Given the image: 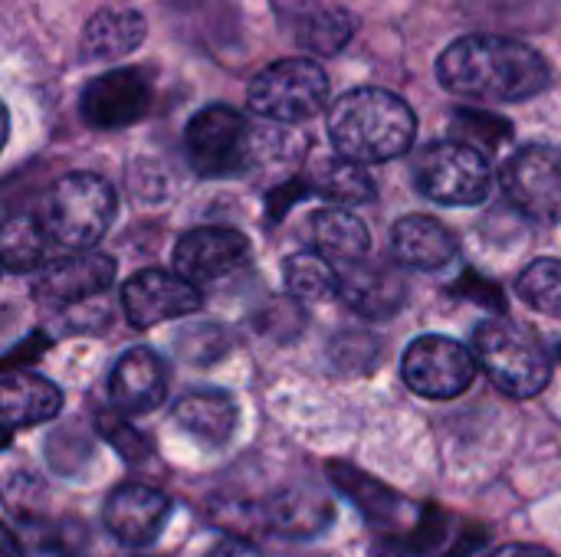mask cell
Masks as SVG:
<instances>
[{
	"mask_svg": "<svg viewBox=\"0 0 561 557\" xmlns=\"http://www.w3.org/2000/svg\"><path fill=\"white\" fill-rule=\"evenodd\" d=\"M339 295L352 312L378 322V318H391L404 305L408 286L394 266L362 259L355 266L339 269Z\"/></svg>",
	"mask_w": 561,
	"mask_h": 557,
	"instance_id": "2e32d148",
	"label": "cell"
},
{
	"mask_svg": "<svg viewBox=\"0 0 561 557\" xmlns=\"http://www.w3.org/2000/svg\"><path fill=\"white\" fill-rule=\"evenodd\" d=\"M559 358H561V348H559Z\"/></svg>",
	"mask_w": 561,
	"mask_h": 557,
	"instance_id": "836d02e7",
	"label": "cell"
},
{
	"mask_svg": "<svg viewBox=\"0 0 561 557\" xmlns=\"http://www.w3.org/2000/svg\"><path fill=\"white\" fill-rule=\"evenodd\" d=\"M253 256L250 240L240 230L230 227H197L184 233L174 246V272L187 279L191 286L217 282L240 266H247Z\"/></svg>",
	"mask_w": 561,
	"mask_h": 557,
	"instance_id": "7c38bea8",
	"label": "cell"
},
{
	"mask_svg": "<svg viewBox=\"0 0 561 557\" xmlns=\"http://www.w3.org/2000/svg\"><path fill=\"white\" fill-rule=\"evenodd\" d=\"M247 102L266 121L296 125L325 108L329 76L316 59H279L250 82Z\"/></svg>",
	"mask_w": 561,
	"mask_h": 557,
	"instance_id": "52a82bcc",
	"label": "cell"
},
{
	"mask_svg": "<svg viewBox=\"0 0 561 557\" xmlns=\"http://www.w3.org/2000/svg\"><path fill=\"white\" fill-rule=\"evenodd\" d=\"M115 279V259L105 253H69L53 263H43L33 292L43 305L66 309L85 299L102 295Z\"/></svg>",
	"mask_w": 561,
	"mask_h": 557,
	"instance_id": "4fadbf2b",
	"label": "cell"
},
{
	"mask_svg": "<svg viewBox=\"0 0 561 557\" xmlns=\"http://www.w3.org/2000/svg\"><path fill=\"white\" fill-rule=\"evenodd\" d=\"M486 557H556L549 548H539V545H503L496 552H490Z\"/></svg>",
	"mask_w": 561,
	"mask_h": 557,
	"instance_id": "4dcf8cb0",
	"label": "cell"
},
{
	"mask_svg": "<svg viewBox=\"0 0 561 557\" xmlns=\"http://www.w3.org/2000/svg\"><path fill=\"white\" fill-rule=\"evenodd\" d=\"M454 128L467 138H477L480 144L486 148H500L503 141L513 138V125L500 115H486V112H473V108H463L454 115Z\"/></svg>",
	"mask_w": 561,
	"mask_h": 557,
	"instance_id": "f1b7e54d",
	"label": "cell"
},
{
	"mask_svg": "<svg viewBox=\"0 0 561 557\" xmlns=\"http://www.w3.org/2000/svg\"><path fill=\"white\" fill-rule=\"evenodd\" d=\"M115 220V190L105 177L76 171L53 184L46 197L43 227L49 240L72 253L92 250Z\"/></svg>",
	"mask_w": 561,
	"mask_h": 557,
	"instance_id": "5b68a950",
	"label": "cell"
},
{
	"mask_svg": "<svg viewBox=\"0 0 561 557\" xmlns=\"http://www.w3.org/2000/svg\"><path fill=\"white\" fill-rule=\"evenodd\" d=\"M270 522L283 535H316L332 522V502L312 489H289L270 506Z\"/></svg>",
	"mask_w": 561,
	"mask_h": 557,
	"instance_id": "484cf974",
	"label": "cell"
},
{
	"mask_svg": "<svg viewBox=\"0 0 561 557\" xmlns=\"http://www.w3.org/2000/svg\"><path fill=\"white\" fill-rule=\"evenodd\" d=\"M286 289L299 302H325L339 295V269L319 253H296L286 259Z\"/></svg>",
	"mask_w": 561,
	"mask_h": 557,
	"instance_id": "4316f807",
	"label": "cell"
},
{
	"mask_svg": "<svg viewBox=\"0 0 561 557\" xmlns=\"http://www.w3.org/2000/svg\"><path fill=\"white\" fill-rule=\"evenodd\" d=\"M270 3L276 10L283 33H289L302 49L316 56L339 53L355 33V20L342 7H329L322 0H270Z\"/></svg>",
	"mask_w": 561,
	"mask_h": 557,
	"instance_id": "9a60e30c",
	"label": "cell"
},
{
	"mask_svg": "<svg viewBox=\"0 0 561 557\" xmlns=\"http://www.w3.org/2000/svg\"><path fill=\"white\" fill-rule=\"evenodd\" d=\"M417 135L414 108L388 89H352L329 108V138L339 158L381 164L408 154Z\"/></svg>",
	"mask_w": 561,
	"mask_h": 557,
	"instance_id": "7a4b0ae2",
	"label": "cell"
},
{
	"mask_svg": "<svg viewBox=\"0 0 561 557\" xmlns=\"http://www.w3.org/2000/svg\"><path fill=\"white\" fill-rule=\"evenodd\" d=\"M0 557H26L23 555L20 538H16V535H13V529H7L3 522H0Z\"/></svg>",
	"mask_w": 561,
	"mask_h": 557,
	"instance_id": "1f68e13d",
	"label": "cell"
},
{
	"mask_svg": "<svg viewBox=\"0 0 561 557\" xmlns=\"http://www.w3.org/2000/svg\"><path fill=\"white\" fill-rule=\"evenodd\" d=\"M201 305H204L201 289L181 279L178 272H164V269H145L131 276L122 289V309L135 328H154L161 322L194 315Z\"/></svg>",
	"mask_w": 561,
	"mask_h": 557,
	"instance_id": "8fae6325",
	"label": "cell"
},
{
	"mask_svg": "<svg viewBox=\"0 0 561 557\" xmlns=\"http://www.w3.org/2000/svg\"><path fill=\"white\" fill-rule=\"evenodd\" d=\"M171 515V502L164 492L141 486V483H125L108 492L102 519L105 529L128 548H145L158 542Z\"/></svg>",
	"mask_w": 561,
	"mask_h": 557,
	"instance_id": "5bb4252c",
	"label": "cell"
},
{
	"mask_svg": "<svg viewBox=\"0 0 561 557\" xmlns=\"http://www.w3.org/2000/svg\"><path fill=\"white\" fill-rule=\"evenodd\" d=\"M519 299L549 318H561V259H536L516 282Z\"/></svg>",
	"mask_w": 561,
	"mask_h": 557,
	"instance_id": "83f0119b",
	"label": "cell"
},
{
	"mask_svg": "<svg viewBox=\"0 0 561 557\" xmlns=\"http://www.w3.org/2000/svg\"><path fill=\"white\" fill-rule=\"evenodd\" d=\"M437 79L447 92L473 102H526L549 89V59L513 36L470 33L454 39L437 59Z\"/></svg>",
	"mask_w": 561,
	"mask_h": 557,
	"instance_id": "6da1fadb",
	"label": "cell"
},
{
	"mask_svg": "<svg viewBox=\"0 0 561 557\" xmlns=\"http://www.w3.org/2000/svg\"><path fill=\"white\" fill-rule=\"evenodd\" d=\"M312 240L316 253L329 259L335 269L355 266L368 256L371 250V233L368 227L345 207H325L312 217Z\"/></svg>",
	"mask_w": 561,
	"mask_h": 557,
	"instance_id": "7402d4cb",
	"label": "cell"
},
{
	"mask_svg": "<svg viewBox=\"0 0 561 557\" xmlns=\"http://www.w3.org/2000/svg\"><path fill=\"white\" fill-rule=\"evenodd\" d=\"M473 358L493 387L516 401L539 397L552 381V355L546 351L542 338L510 318H490L477 328Z\"/></svg>",
	"mask_w": 561,
	"mask_h": 557,
	"instance_id": "3957f363",
	"label": "cell"
},
{
	"mask_svg": "<svg viewBox=\"0 0 561 557\" xmlns=\"http://www.w3.org/2000/svg\"><path fill=\"white\" fill-rule=\"evenodd\" d=\"M148 36V23L138 10L131 7H105L99 13L89 16L82 39H79V53L89 62H105V59H118L135 53Z\"/></svg>",
	"mask_w": 561,
	"mask_h": 557,
	"instance_id": "ffe728a7",
	"label": "cell"
},
{
	"mask_svg": "<svg viewBox=\"0 0 561 557\" xmlns=\"http://www.w3.org/2000/svg\"><path fill=\"white\" fill-rule=\"evenodd\" d=\"M62 410V391L33 374V371H13L0 378V427L20 430L53 420Z\"/></svg>",
	"mask_w": 561,
	"mask_h": 557,
	"instance_id": "d6986e66",
	"label": "cell"
},
{
	"mask_svg": "<svg viewBox=\"0 0 561 557\" xmlns=\"http://www.w3.org/2000/svg\"><path fill=\"white\" fill-rule=\"evenodd\" d=\"M174 423L197 443L220 450L237 433V404L224 391H194L178 401Z\"/></svg>",
	"mask_w": 561,
	"mask_h": 557,
	"instance_id": "44dd1931",
	"label": "cell"
},
{
	"mask_svg": "<svg viewBox=\"0 0 561 557\" xmlns=\"http://www.w3.org/2000/svg\"><path fill=\"white\" fill-rule=\"evenodd\" d=\"M7 135H10V115H7V105L0 102V151L7 144Z\"/></svg>",
	"mask_w": 561,
	"mask_h": 557,
	"instance_id": "d6a6232c",
	"label": "cell"
},
{
	"mask_svg": "<svg viewBox=\"0 0 561 557\" xmlns=\"http://www.w3.org/2000/svg\"><path fill=\"white\" fill-rule=\"evenodd\" d=\"M154 85L145 69H112L95 76L79 95V115L89 128L118 131L141 121L151 108Z\"/></svg>",
	"mask_w": 561,
	"mask_h": 557,
	"instance_id": "30bf717a",
	"label": "cell"
},
{
	"mask_svg": "<svg viewBox=\"0 0 561 557\" xmlns=\"http://www.w3.org/2000/svg\"><path fill=\"white\" fill-rule=\"evenodd\" d=\"M164 394H168V374L154 351L131 348L115 361L112 378H108V397L115 410L128 417L148 414L164 401Z\"/></svg>",
	"mask_w": 561,
	"mask_h": 557,
	"instance_id": "e0dca14e",
	"label": "cell"
},
{
	"mask_svg": "<svg viewBox=\"0 0 561 557\" xmlns=\"http://www.w3.org/2000/svg\"><path fill=\"white\" fill-rule=\"evenodd\" d=\"M503 190L533 223H561V151L549 144L519 148L503 164Z\"/></svg>",
	"mask_w": 561,
	"mask_h": 557,
	"instance_id": "9c48e42d",
	"label": "cell"
},
{
	"mask_svg": "<svg viewBox=\"0 0 561 557\" xmlns=\"http://www.w3.org/2000/svg\"><path fill=\"white\" fill-rule=\"evenodd\" d=\"M417 190L444 207H473L490 197L493 171L480 148L447 138L427 144L414 161Z\"/></svg>",
	"mask_w": 561,
	"mask_h": 557,
	"instance_id": "8992f818",
	"label": "cell"
},
{
	"mask_svg": "<svg viewBox=\"0 0 561 557\" xmlns=\"http://www.w3.org/2000/svg\"><path fill=\"white\" fill-rule=\"evenodd\" d=\"M477 358L470 348L447 335H424L414 345H408L401 374L404 384L427 401H450L460 397L473 378H477Z\"/></svg>",
	"mask_w": 561,
	"mask_h": 557,
	"instance_id": "ba28073f",
	"label": "cell"
},
{
	"mask_svg": "<svg viewBox=\"0 0 561 557\" xmlns=\"http://www.w3.org/2000/svg\"><path fill=\"white\" fill-rule=\"evenodd\" d=\"M391 253L401 266H411V269H424V272H434V269H444L457 259L460 246H457V236L434 217H421V213H411V217H401L391 230Z\"/></svg>",
	"mask_w": 561,
	"mask_h": 557,
	"instance_id": "ac0fdd59",
	"label": "cell"
},
{
	"mask_svg": "<svg viewBox=\"0 0 561 557\" xmlns=\"http://www.w3.org/2000/svg\"><path fill=\"white\" fill-rule=\"evenodd\" d=\"M266 131L253 128L237 108L210 105L187 121L184 151L201 177H237L263 161Z\"/></svg>",
	"mask_w": 561,
	"mask_h": 557,
	"instance_id": "277c9868",
	"label": "cell"
},
{
	"mask_svg": "<svg viewBox=\"0 0 561 557\" xmlns=\"http://www.w3.org/2000/svg\"><path fill=\"white\" fill-rule=\"evenodd\" d=\"M309 190L322 194L325 200L339 207H358L378 197L375 177L365 171V164H355L345 158H319L309 174Z\"/></svg>",
	"mask_w": 561,
	"mask_h": 557,
	"instance_id": "603a6c76",
	"label": "cell"
},
{
	"mask_svg": "<svg viewBox=\"0 0 561 557\" xmlns=\"http://www.w3.org/2000/svg\"><path fill=\"white\" fill-rule=\"evenodd\" d=\"M204 557H263L260 555V548L253 545V542H247V538H240V535H224L210 552Z\"/></svg>",
	"mask_w": 561,
	"mask_h": 557,
	"instance_id": "f546056e",
	"label": "cell"
},
{
	"mask_svg": "<svg viewBox=\"0 0 561 557\" xmlns=\"http://www.w3.org/2000/svg\"><path fill=\"white\" fill-rule=\"evenodd\" d=\"M329 476L332 483L362 509L365 519L378 522V525H391L401 512H404V499L398 492H391L388 486H381L378 479L365 476L362 469L355 466H345V463H332L329 466Z\"/></svg>",
	"mask_w": 561,
	"mask_h": 557,
	"instance_id": "d4e9b609",
	"label": "cell"
},
{
	"mask_svg": "<svg viewBox=\"0 0 561 557\" xmlns=\"http://www.w3.org/2000/svg\"><path fill=\"white\" fill-rule=\"evenodd\" d=\"M46 253H49V233L43 220L30 213H16L0 223V269L33 272L46 263Z\"/></svg>",
	"mask_w": 561,
	"mask_h": 557,
	"instance_id": "cb8c5ba5",
	"label": "cell"
}]
</instances>
